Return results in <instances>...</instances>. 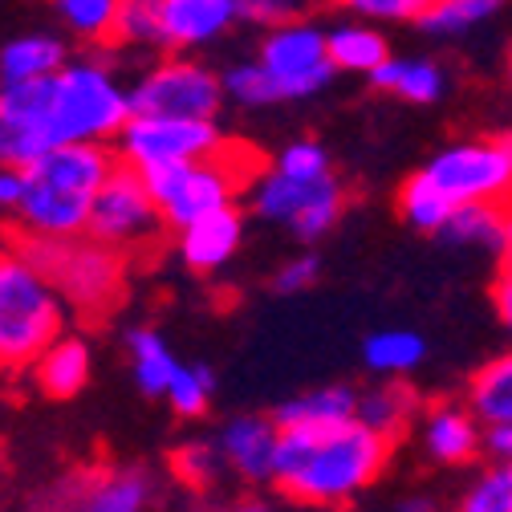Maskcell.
<instances>
[{
	"label": "cell",
	"instance_id": "obj_28",
	"mask_svg": "<svg viewBox=\"0 0 512 512\" xmlns=\"http://www.w3.org/2000/svg\"><path fill=\"white\" fill-rule=\"evenodd\" d=\"M500 9H504V0H431L415 25L435 37H452V33H468L484 25Z\"/></svg>",
	"mask_w": 512,
	"mask_h": 512
},
{
	"label": "cell",
	"instance_id": "obj_12",
	"mask_svg": "<svg viewBox=\"0 0 512 512\" xmlns=\"http://www.w3.org/2000/svg\"><path fill=\"white\" fill-rule=\"evenodd\" d=\"M261 66L273 74L285 102L317 94L338 74L334 57H330V37L317 25L301 21V17L285 21V25H273V33L261 45Z\"/></svg>",
	"mask_w": 512,
	"mask_h": 512
},
{
	"label": "cell",
	"instance_id": "obj_34",
	"mask_svg": "<svg viewBox=\"0 0 512 512\" xmlns=\"http://www.w3.org/2000/svg\"><path fill=\"white\" fill-rule=\"evenodd\" d=\"M460 512H512V460H496L460 500Z\"/></svg>",
	"mask_w": 512,
	"mask_h": 512
},
{
	"label": "cell",
	"instance_id": "obj_14",
	"mask_svg": "<svg viewBox=\"0 0 512 512\" xmlns=\"http://www.w3.org/2000/svg\"><path fill=\"white\" fill-rule=\"evenodd\" d=\"M167 49H200L240 21V0H159Z\"/></svg>",
	"mask_w": 512,
	"mask_h": 512
},
{
	"label": "cell",
	"instance_id": "obj_7",
	"mask_svg": "<svg viewBox=\"0 0 512 512\" xmlns=\"http://www.w3.org/2000/svg\"><path fill=\"white\" fill-rule=\"evenodd\" d=\"M70 305L53 281L9 244L0 248V358L5 366H33L61 334Z\"/></svg>",
	"mask_w": 512,
	"mask_h": 512
},
{
	"label": "cell",
	"instance_id": "obj_35",
	"mask_svg": "<svg viewBox=\"0 0 512 512\" xmlns=\"http://www.w3.org/2000/svg\"><path fill=\"white\" fill-rule=\"evenodd\" d=\"M98 476H102V468H74L70 476L53 480V484L33 500V508H37V512H82V504H86V496L94 492Z\"/></svg>",
	"mask_w": 512,
	"mask_h": 512
},
{
	"label": "cell",
	"instance_id": "obj_15",
	"mask_svg": "<svg viewBox=\"0 0 512 512\" xmlns=\"http://www.w3.org/2000/svg\"><path fill=\"white\" fill-rule=\"evenodd\" d=\"M484 419L464 403H439L423 419V447L439 464H468L484 452Z\"/></svg>",
	"mask_w": 512,
	"mask_h": 512
},
{
	"label": "cell",
	"instance_id": "obj_40",
	"mask_svg": "<svg viewBox=\"0 0 512 512\" xmlns=\"http://www.w3.org/2000/svg\"><path fill=\"white\" fill-rule=\"evenodd\" d=\"M492 309H496V317H500L504 334L512 338V252H504L500 273H496V281H492Z\"/></svg>",
	"mask_w": 512,
	"mask_h": 512
},
{
	"label": "cell",
	"instance_id": "obj_27",
	"mask_svg": "<svg viewBox=\"0 0 512 512\" xmlns=\"http://www.w3.org/2000/svg\"><path fill=\"white\" fill-rule=\"evenodd\" d=\"M330 57L334 66L346 70V74H374L382 61L391 57V45L378 29H366V25H342L330 33Z\"/></svg>",
	"mask_w": 512,
	"mask_h": 512
},
{
	"label": "cell",
	"instance_id": "obj_10",
	"mask_svg": "<svg viewBox=\"0 0 512 512\" xmlns=\"http://www.w3.org/2000/svg\"><path fill=\"white\" fill-rule=\"evenodd\" d=\"M224 147L216 118H171V114H131L118 135V159L131 167L208 159Z\"/></svg>",
	"mask_w": 512,
	"mask_h": 512
},
{
	"label": "cell",
	"instance_id": "obj_22",
	"mask_svg": "<svg viewBox=\"0 0 512 512\" xmlns=\"http://www.w3.org/2000/svg\"><path fill=\"white\" fill-rule=\"evenodd\" d=\"M439 236L468 248L508 252V204H464L452 212V220H447Z\"/></svg>",
	"mask_w": 512,
	"mask_h": 512
},
{
	"label": "cell",
	"instance_id": "obj_18",
	"mask_svg": "<svg viewBox=\"0 0 512 512\" xmlns=\"http://www.w3.org/2000/svg\"><path fill=\"white\" fill-rule=\"evenodd\" d=\"M370 82L378 90H387L395 98H407V102H439L443 90H447V74L435 66V61H423V57H387L382 66L370 74Z\"/></svg>",
	"mask_w": 512,
	"mask_h": 512
},
{
	"label": "cell",
	"instance_id": "obj_3",
	"mask_svg": "<svg viewBox=\"0 0 512 512\" xmlns=\"http://www.w3.org/2000/svg\"><path fill=\"white\" fill-rule=\"evenodd\" d=\"M118 167V151L106 143H61L25 167V196L17 204V228L37 236L86 232L98 187Z\"/></svg>",
	"mask_w": 512,
	"mask_h": 512
},
{
	"label": "cell",
	"instance_id": "obj_2",
	"mask_svg": "<svg viewBox=\"0 0 512 512\" xmlns=\"http://www.w3.org/2000/svg\"><path fill=\"white\" fill-rule=\"evenodd\" d=\"M508 200H512V135L443 147L399 191L403 220L419 232H443L452 212L464 204H508Z\"/></svg>",
	"mask_w": 512,
	"mask_h": 512
},
{
	"label": "cell",
	"instance_id": "obj_13",
	"mask_svg": "<svg viewBox=\"0 0 512 512\" xmlns=\"http://www.w3.org/2000/svg\"><path fill=\"white\" fill-rule=\"evenodd\" d=\"M277 443H281V423L269 419V415H240V419L224 423L220 439H216L220 456H224V468H232L248 484L273 480Z\"/></svg>",
	"mask_w": 512,
	"mask_h": 512
},
{
	"label": "cell",
	"instance_id": "obj_1",
	"mask_svg": "<svg viewBox=\"0 0 512 512\" xmlns=\"http://www.w3.org/2000/svg\"><path fill=\"white\" fill-rule=\"evenodd\" d=\"M391 447V439L370 431L362 419L334 427H281L269 484L297 504L338 508L387 472Z\"/></svg>",
	"mask_w": 512,
	"mask_h": 512
},
{
	"label": "cell",
	"instance_id": "obj_16",
	"mask_svg": "<svg viewBox=\"0 0 512 512\" xmlns=\"http://www.w3.org/2000/svg\"><path fill=\"white\" fill-rule=\"evenodd\" d=\"M240 236H244V220L232 204V208H220V212H212L196 224L179 228V256H183L187 269L216 273L220 265L232 261V252L240 248Z\"/></svg>",
	"mask_w": 512,
	"mask_h": 512
},
{
	"label": "cell",
	"instance_id": "obj_8",
	"mask_svg": "<svg viewBox=\"0 0 512 512\" xmlns=\"http://www.w3.org/2000/svg\"><path fill=\"white\" fill-rule=\"evenodd\" d=\"M248 204L261 220L293 228L297 240H322L342 220L346 191L334 175H326V179H289L273 167V171H261L252 179Z\"/></svg>",
	"mask_w": 512,
	"mask_h": 512
},
{
	"label": "cell",
	"instance_id": "obj_38",
	"mask_svg": "<svg viewBox=\"0 0 512 512\" xmlns=\"http://www.w3.org/2000/svg\"><path fill=\"white\" fill-rule=\"evenodd\" d=\"M305 0H240V21L252 25H285L301 17Z\"/></svg>",
	"mask_w": 512,
	"mask_h": 512
},
{
	"label": "cell",
	"instance_id": "obj_32",
	"mask_svg": "<svg viewBox=\"0 0 512 512\" xmlns=\"http://www.w3.org/2000/svg\"><path fill=\"white\" fill-rule=\"evenodd\" d=\"M220 82H224V94H228L232 102H240V106L285 102L281 90H277V82H273V74L261 66V57H256V61H244V66H232Z\"/></svg>",
	"mask_w": 512,
	"mask_h": 512
},
{
	"label": "cell",
	"instance_id": "obj_46",
	"mask_svg": "<svg viewBox=\"0 0 512 512\" xmlns=\"http://www.w3.org/2000/svg\"><path fill=\"white\" fill-rule=\"evenodd\" d=\"M0 370H5V358H0Z\"/></svg>",
	"mask_w": 512,
	"mask_h": 512
},
{
	"label": "cell",
	"instance_id": "obj_31",
	"mask_svg": "<svg viewBox=\"0 0 512 512\" xmlns=\"http://www.w3.org/2000/svg\"><path fill=\"white\" fill-rule=\"evenodd\" d=\"M114 41L118 45H155V49H167L159 0H122V17H118Z\"/></svg>",
	"mask_w": 512,
	"mask_h": 512
},
{
	"label": "cell",
	"instance_id": "obj_36",
	"mask_svg": "<svg viewBox=\"0 0 512 512\" xmlns=\"http://www.w3.org/2000/svg\"><path fill=\"white\" fill-rule=\"evenodd\" d=\"M281 175H289V179H326V175H334L330 171V155H326V147L322 143H313V139H297V143H289L281 155H277V163H273Z\"/></svg>",
	"mask_w": 512,
	"mask_h": 512
},
{
	"label": "cell",
	"instance_id": "obj_41",
	"mask_svg": "<svg viewBox=\"0 0 512 512\" xmlns=\"http://www.w3.org/2000/svg\"><path fill=\"white\" fill-rule=\"evenodd\" d=\"M25 196V167H0V208L17 212Z\"/></svg>",
	"mask_w": 512,
	"mask_h": 512
},
{
	"label": "cell",
	"instance_id": "obj_11",
	"mask_svg": "<svg viewBox=\"0 0 512 512\" xmlns=\"http://www.w3.org/2000/svg\"><path fill=\"white\" fill-rule=\"evenodd\" d=\"M224 82L200 66V61L171 57L151 66L135 90H131V110L135 114H171V118H216L224 102Z\"/></svg>",
	"mask_w": 512,
	"mask_h": 512
},
{
	"label": "cell",
	"instance_id": "obj_29",
	"mask_svg": "<svg viewBox=\"0 0 512 512\" xmlns=\"http://www.w3.org/2000/svg\"><path fill=\"white\" fill-rule=\"evenodd\" d=\"M53 9L82 41H114L122 0H53Z\"/></svg>",
	"mask_w": 512,
	"mask_h": 512
},
{
	"label": "cell",
	"instance_id": "obj_44",
	"mask_svg": "<svg viewBox=\"0 0 512 512\" xmlns=\"http://www.w3.org/2000/svg\"><path fill=\"white\" fill-rule=\"evenodd\" d=\"M508 252H512V200H508Z\"/></svg>",
	"mask_w": 512,
	"mask_h": 512
},
{
	"label": "cell",
	"instance_id": "obj_23",
	"mask_svg": "<svg viewBox=\"0 0 512 512\" xmlns=\"http://www.w3.org/2000/svg\"><path fill=\"white\" fill-rule=\"evenodd\" d=\"M415 415H419V399L403 387V382H382V387L358 395V419L391 443L411 427Z\"/></svg>",
	"mask_w": 512,
	"mask_h": 512
},
{
	"label": "cell",
	"instance_id": "obj_39",
	"mask_svg": "<svg viewBox=\"0 0 512 512\" xmlns=\"http://www.w3.org/2000/svg\"><path fill=\"white\" fill-rule=\"evenodd\" d=\"M317 273H322V265H317V256H293V261H285L273 277V289L277 293H301L317 281Z\"/></svg>",
	"mask_w": 512,
	"mask_h": 512
},
{
	"label": "cell",
	"instance_id": "obj_42",
	"mask_svg": "<svg viewBox=\"0 0 512 512\" xmlns=\"http://www.w3.org/2000/svg\"><path fill=\"white\" fill-rule=\"evenodd\" d=\"M399 512H435V500H427V496H407V500L399 504Z\"/></svg>",
	"mask_w": 512,
	"mask_h": 512
},
{
	"label": "cell",
	"instance_id": "obj_24",
	"mask_svg": "<svg viewBox=\"0 0 512 512\" xmlns=\"http://www.w3.org/2000/svg\"><path fill=\"white\" fill-rule=\"evenodd\" d=\"M468 407L484 419V427L492 423H512V350L484 362L472 382H468Z\"/></svg>",
	"mask_w": 512,
	"mask_h": 512
},
{
	"label": "cell",
	"instance_id": "obj_6",
	"mask_svg": "<svg viewBox=\"0 0 512 512\" xmlns=\"http://www.w3.org/2000/svg\"><path fill=\"white\" fill-rule=\"evenodd\" d=\"M131 90H122L102 61H66L49 78L41 118L45 151L61 143H110L131 122Z\"/></svg>",
	"mask_w": 512,
	"mask_h": 512
},
{
	"label": "cell",
	"instance_id": "obj_30",
	"mask_svg": "<svg viewBox=\"0 0 512 512\" xmlns=\"http://www.w3.org/2000/svg\"><path fill=\"white\" fill-rule=\"evenodd\" d=\"M212 395H216V378L208 366H179L171 391H167V403L175 415L183 419H196L212 407Z\"/></svg>",
	"mask_w": 512,
	"mask_h": 512
},
{
	"label": "cell",
	"instance_id": "obj_20",
	"mask_svg": "<svg viewBox=\"0 0 512 512\" xmlns=\"http://www.w3.org/2000/svg\"><path fill=\"white\" fill-rule=\"evenodd\" d=\"M155 480L143 468H102L82 512H147Z\"/></svg>",
	"mask_w": 512,
	"mask_h": 512
},
{
	"label": "cell",
	"instance_id": "obj_45",
	"mask_svg": "<svg viewBox=\"0 0 512 512\" xmlns=\"http://www.w3.org/2000/svg\"><path fill=\"white\" fill-rule=\"evenodd\" d=\"M508 74H512V53H508Z\"/></svg>",
	"mask_w": 512,
	"mask_h": 512
},
{
	"label": "cell",
	"instance_id": "obj_25",
	"mask_svg": "<svg viewBox=\"0 0 512 512\" xmlns=\"http://www.w3.org/2000/svg\"><path fill=\"white\" fill-rule=\"evenodd\" d=\"M126 346H131V362H135V382L139 391L151 395V399H167L171 382L179 374V362L175 354L167 350V342L155 334V330H131L126 334Z\"/></svg>",
	"mask_w": 512,
	"mask_h": 512
},
{
	"label": "cell",
	"instance_id": "obj_9",
	"mask_svg": "<svg viewBox=\"0 0 512 512\" xmlns=\"http://www.w3.org/2000/svg\"><path fill=\"white\" fill-rule=\"evenodd\" d=\"M159 228H167V224H163V212H159V204L151 196L143 171L118 159V167L110 171V179L98 187V196H94L86 232L106 240V244H114V248H122V252H135Z\"/></svg>",
	"mask_w": 512,
	"mask_h": 512
},
{
	"label": "cell",
	"instance_id": "obj_4",
	"mask_svg": "<svg viewBox=\"0 0 512 512\" xmlns=\"http://www.w3.org/2000/svg\"><path fill=\"white\" fill-rule=\"evenodd\" d=\"M13 244L53 281V289L74 313L102 317L122 301V289H126V252L122 248H114L90 232H70V236L17 232Z\"/></svg>",
	"mask_w": 512,
	"mask_h": 512
},
{
	"label": "cell",
	"instance_id": "obj_5",
	"mask_svg": "<svg viewBox=\"0 0 512 512\" xmlns=\"http://www.w3.org/2000/svg\"><path fill=\"white\" fill-rule=\"evenodd\" d=\"M151 196L163 212L167 228H187L220 208H232L244 187L261 175V159L252 147L228 143L208 155V159H187V163H159V167H139Z\"/></svg>",
	"mask_w": 512,
	"mask_h": 512
},
{
	"label": "cell",
	"instance_id": "obj_17",
	"mask_svg": "<svg viewBox=\"0 0 512 512\" xmlns=\"http://www.w3.org/2000/svg\"><path fill=\"white\" fill-rule=\"evenodd\" d=\"M37 387L49 399H74L82 395V387L90 382V346L78 334H61L37 362Z\"/></svg>",
	"mask_w": 512,
	"mask_h": 512
},
{
	"label": "cell",
	"instance_id": "obj_37",
	"mask_svg": "<svg viewBox=\"0 0 512 512\" xmlns=\"http://www.w3.org/2000/svg\"><path fill=\"white\" fill-rule=\"evenodd\" d=\"M342 5L374 21H419L431 0H342Z\"/></svg>",
	"mask_w": 512,
	"mask_h": 512
},
{
	"label": "cell",
	"instance_id": "obj_21",
	"mask_svg": "<svg viewBox=\"0 0 512 512\" xmlns=\"http://www.w3.org/2000/svg\"><path fill=\"white\" fill-rule=\"evenodd\" d=\"M273 419L281 427H334V423L358 419V395L350 387H322V391L289 399Z\"/></svg>",
	"mask_w": 512,
	"mask_h": 512
},
{
	"label": "cell",
	"instance_id": "obj_33",
	"mask_svg": "<svg viewBox=\"0 0 512 512\" xmlns=\"http://www.w3.org/2000/svg\"><path fill=\"white\" fill-rule=\"evenodd\" d=\"M224 468V456H220V447L216 443H200V439H191L183 447H175V456H171V472L179 484L187 488H208Z\"/></svg>",
	"mask_w": 512,
	"mask_h": 512
},
{
	"label": "cell",
	"instance_id": "obj_43",
	"mask_svg": "<svg viewBox=\"0 0 512 512\" xmlns=\"http://www.w3.org/2000/svg\"><path fill=\"white\" fill-rule=\"evenodd\" d=\"M220 512H273V508L261 504V500H236V504H228V508H220Z\"/></svg>",
	"mask_w": 512,
	"mask_h": 512
},
{
	"label": "cell",
	"instance_id": "obj_19",
	"mask_svg": "<svg viewBox=\"0 0 512 512\" xmlns=\"http://www.w3.org/2000/svg\"><path fill=\"white\" fill-rule=\"evenodd\" d=\"M70 61L66 45L49 33H29L17 37L0 49V82H33V78H49Z\"/></svg>",
	"mask_w": 512,
	"mask_h": 512
},
{
	"label": "cell",
	"instance_id": "obj_26",
	"mask_svg": "<svg viewBox=\"0 0 512 512\" xmlns=\"http://www.w3.org/2000/svg\"><path fill=\"white\" fill-rule=\"evenodd\" d=\"M362 358H366V366L374 374L399 378V374H411L427 358V342L415 330H378V334L366 338Z\"/></svg>",
	"mask_w": 512,
	"mask_h": 512
}]
</instances>
